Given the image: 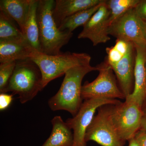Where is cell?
<instances>
[{"mask_svg": "<svg viewBox=\"0 0 146 146\" xmlns=\"http://www.w3.org/2000/svg\"><path fill=\"white\" fill-rule=\"evenodd\" d=\"M98 66L90 64L76 66L70 69L65 74L59 90L48 101L49 107L54 111L65 110L72 115H76L82 103V82L89 72L98 71Z\"/></svg>", "mask_w": 146, "mask_h": 146, "instance_id": "cell-1", "label": "cell"}, {"mask_svg": "<svg viewBox=\"0 0 146 146\" xmlns=\"http://www.w3.org/2000/svg\"><path fill=\"white\" fill-rule=\"evenodd\" d=\"M55 1L38 0L36 17L39 30L40 52L49 55L61 53V48L68 44L73 33L60 31L52 16Z\"/></svg>", "mask_w": 146, "mask_h": 146, "instance_id": "cell-2", "label": "cell"}, {"mask_svg": "<svg viewBox=\"0 0 146 146\" xmlns=\"http://www.w3.org/2000/svg\"><path fill=\"white\" fill-rule=\"evenodd\" d=\"M42 75L38 66L30 59L18 60L13 74L1 93L18 95L21 104L26 103L43 90Z\"/></svg>", "mask_w": 146, "mask_h": 146, "instance_id": "cell-3", "label": "cell"}, {"mask_svg": "<svg viewBox=\"0 0 146 146\" xmlns=\"http://www.w3.org/2000/svg\"><path fill=\"white\" fill-rule=\"evenodd\" d=\"M41 71L43 89L50 82L65 75L67 71L76 66L90 64L91 57L85 53L62 52L49 55L36 52L30 58Z\"/></svg>", "mask_w": 146, "mask_h": 146, "instance_id": "cell-4", "label": "cell"}, {"mask_svg": "<svg viewBox=\"0 0 146 146\" xmlns=\"http://www.w3.org/2000/svg\"><path fill=\"white\" fill-rule=\"evenodd\" d=\"M143 111L133 102L110 105V120L120 138L126 142L135 136L141 127Z\"/></svg>", "mask_w": 146, "mask_h": 146, "instance_id": "cell-5", "label": "cell"}, {"mask_svg": "<svg viewBox=\"0 0 146 146\" xmlns=\"http://www.w3.org/2000/svg\"><path fill=\"white\" fill-rule=\"evenodd\" d=\"M99 74L94 81H86L82 86V100L93 98L125 99V96L118 86L114 72L107 60L97 65Z\"/></svg>", "mask_w": 146, "mask_h": 146, "instance_id": "cell-6", "label": "cell"}, {"mask_svg": "<svg viewBox=\"0 0 146 146\" xmlns=\"http://www.w3.org/2000/svg\"><path fill=\"white\" fill-rule=\"evenodd\" d=\"M121 102L116 99L93 98L84 100L78 112L65 122L73 131V146H86L85 135L98 108L106 105H115Z\"/></svg>", "mask_w": 146, "mask_h": 146, "instance_id": "cell-7", "label": "cell"}, {"mask_svg": "<svg viewBox=\"0 0 146 146\" xmlns=\"http://www.w3.org/2000/svg\"><path fill=\"white\" fill-rule=\"evenodd\" d=\"M110 105L102 106L97 110L85 135L86 143L96 142L102 146H124L125 142L122 140L109 116Z\"/></svg>", "mask_w": 146, "mask_h": 146, "instance_id": "cell-8", "label": "cell"}, {"mask_svg": "<svg viewBox=\"0 0 146 146\" xmlns=\"http://www.w3.org/2000/svg\"><path fill=\"white\" fill-rule=\"evenodd\" d=\"M109 35L146 48V38L140 18L134 9H131L114 21L108 29Z\"/></svg>", "mask_w": 146, "mask_h": 146, "instance_id": "cell-9", "label": "cell"}, {"mask_svg": "<svg viewBox=\"0 0 146 146\" xmlns=\"http://www.w3.org/2000/svg\"><path fill=\"white\" fill-rule=\"evenodd\" d=\"M106 1V0L83 26L82 31L78 36V39H89L94 46L104 44L110 40L108 33L109 11Z\"/></svg>", "mask_w": 146, "mask_h": 146, "instance_id": "cell-10", "label": "cell"}, {"mask_svg": "<svg viewBox=\"0 0 146 146\" xmlns=\"http://www.w3.org/2000/svg\"><path fill=\"white\" fill-rule=\"evenodd\" d=\"M135 47L130 43L127 52L121 60L115 65L110 66L117 79L119 88L126 97L131 94L134 87L135 66Z\"/></svg>", "mask_w": 146, "mask_h": 146, "instance_id": "cell-11", "label": "cell"}, {"mask_svg": "<svg viewBox=\"0 0 146 146\" xmlns=\"http://www.w3.org/2000/svg\"><path fill=\"white\" fill-rule=\"evenodd\" d=\"M134 47V87L132 93L125 100L133 102L142 108L146 98V48Z\"/></svg>", "mask_w": 146, "mask_h": 146, "instance_id": "cell-12", "label": "cell"}, {"mask_svg": "<svg viewBox=\"0 0 146 146\" xmlns=\"http://www.w3.org/2000/svg\"><path fill=\"white\" fill-rule=\"evenodd\" d=\"M36 52L25 39L0 40L1 63L30 59Z\"/></svg>", "mask_w": 146, "mask_h": 146, "instance_id": "cell-13", "label": "cell"}, {"mask_svg": "<svg viewBox=\"0 0 146 146\" xmlns=\"http://www.w3.org/2000/svg\"><path fill=\"white\" fill-rule=\"evenodd\" d=\"M104 0H56L52 10V16L57 26L65 19L80 11L103 2Z\"/></svg>", "mask_w": 146, "mask_h": 146, "instance_id": "cell-14", "label": "cell"}, {"mask_svg": "<svg viewBox=\"0 0 146 146\" xmlns=\"http://www.w3.org/2000/svg\"><path fill=\"white\" fill-rule=\"evenodd\" d=\"M33 0H1L0 10L16 22L24 35L25 25Z\"/></svg>", "mask_w": 146, "mask_h": 146, "instance_id": "cell-15", "label": "cell"}, {"mask_svg": "<svg viewBox=\"0 0 146 146\" xmlns=\"http://www.w3.org/2000/svg\"><path fill=\"white\" fill-rule=\"evenodd\" d=\"M52 130L42 146H73L74 136L72 129L60 116L51 120Z\"/></svg>", "mask_w": 146, "mask_h": 146, "instance_id": "cell-16", "label": "cell"}, {"mask_svg": "<svg viewBox=\"0 0 146 146\" xmlns=\"http://www.w3.org/2000/svg\"><path fill=\"white\" fill-rule=\"evenodd\" d=\"M38 0H33L27 18L24 35L29 44L40 52L39 30L36 17Z\"/></svg>", "mask_w": 146, "mask_h": 146, "instance_id": "cell-17", "label": "cell"}, {"mask_svg": "<svg viewBox=\"0 0 146 146\" xmlns=\"http://www.w3.org/2000/svg\"><path fill=\"white\" fill-rule=\"evenodd\" d=\"M84 10L80 11L66 18L60 24L58 28L60 31L72 33L79 27L83 26L91 19L94 13L98 10L102 4Z\"/></svg>", "mask_w": 146, "mask_h": 146, "instance_id": "cell-18", "label": "cell"}, {"mask_svg": "<svg viewBox=\"0 0 146 146\" xmlns=\"http://www.w3.org/2000/svg\"><path fill=\"white\" fill-rule=\"evenodd\" d=\"M140 0H106L109 15L108 26L131 9H134Z\"/></svg>", "mask_w": 146, "mask_h": 146, "instance_id": "cell-19", "label": "cell"}, {"mask_svg": "<svg viewBox=\"0 0 146 146\" xmlns=\"http://www.w3.org/2000/svg\"><path fill=\"white\" fill-rule=\"evenodd\" d=\"M25 39L15 21L6 14L0 11V40H11Z\"/></svg>", "mask_w": 146, "mask_h": 146, "instance_id": "cell-20", "label": "cell"}, {"mask_svg": "<svg viewBox=\"0 0 146 146\" xmlns=\"http://www.w3.org/2000/svg\"><path fill=\"white\" fill-rule=\"evenodd\" d=\"M16 64V61L0 64V93L7 85L14 72Z\"/></svg>", "mask_w": 146, "mask_h": 146, "instance_id": "cell-21", "label": "cell"}, {"mask_svg": "<svg viewBox=\"0 0 146 146\" xmlns=\"http://www.w3.org/2000/svg\"><path fill=\"white\" fill-rule=\"evenodd\" d=\"M106 51L107 54L106 60L111 66L119 62L124 56L119 52L114 46L107 47L106 49Z\"/></svg>", "mask_w": 146, "mask_h": 146, "instance_id": "cell-22", "label": "cell"}, {"mask_svg": "<svg viewBox=\"0 0 146 146\" xmlns=\"http://www.w3.org/2000/svg\"><path fill=\"white\" fill-rule=\"evenodd\" d=\"M13 95L5 93L0 94V110L3 111L7 109L13 100Z\"/></svg>", "mask_w": 146, "mask_h": 146, "instance_id": "cell-23", "label": "cell"}, {"mask_svg": "<svg viewBox=\"0 0 146 146\" xmlns=\"http://www.w3.org/2000/svg\"><path fill=\"white\" fill-rule=\"evenodd\" d=\"M134 9L139 18L146 20V0H140Z\"/></svg>", "mask_w": 146, "mask_h": 146, "instance_id": "cell-24", "label": "cell"}, {"mask_svg": "<svg viewBox=\"0 0 146 146\" xmlns=\"http://www.w3.org/2000/svg\"><path fill=\"white\" fill-rule=\"evenodd\" d=\"M130 44V42L123 39H117L114 46L122 54L125 55L127 52Z\"/></svg>", "mask_w": 146, "mask_h": 146, "instance_id": "cell-25", "label": "cell"}, {"mask_svg": "<svg viewBox=\"0 0 146 146\" xmlns=\"http://www.w3.org/2000/svg\"><path fill=\"white\" fill-rule=\"evenodd\" d=\"M134 137L140 146H146V131L139 129L135 134Z\"/></svg>", "mask_w": 146, "mask_h": 146, "instance_id": "cell-26", "label": "cell"}, {"mask_svg": "<svg viewBox=\"0 0 146 146\" xmlns=\"http://www.w3.org/2000/svg\"><path fill=\"white\" fill-rule=\"evenodd\" d=\"M144 113V115H143L142 121H141L140 129H142L146 131V112Z\"/></svg>", "mask_w": 146, "mask_h": 146, "instance_id": "cell-27", "label": "cell"}, {"mask_svg": "<svg viewBox=\"0 0 146 146\" xmlns=\"http://www.w3.org/2000/svg\"><path fill=\"white\" fill-rule=\"evenodd\" d=\"M128 141L129 142L128 146H140V144L134 137Z\"/></svg>", "mask_w": 146, "mask_h": 146, "instance_id": "cell-28", "label": "cell"}, {"mask_svg": "<svg viewBox=\"0 0 146 146\" xmlns=\"http://www.w3.org/2000/svg\"><path fill=\"white\" fill-rule=\"evenodd\" d=\"M140 21H141V25L144 34L146 38V20H143L140 18Z\"/></svg>", "mask_w": 146, "mask_h": 146, "instance_id": "cell-29", "label": "cell"}, {"mask_svg": "<svg viewBox=\"0 0 146 146\" xmlns=\"http://www.w3.org/2000/svg\"><path fill=\"white\" fill-rule=\"evenodd\" d=\"M142 109L144 112H146V98L142 106Z\"/></svg>", "mask_w": 146, "mask_h": 146, "instance_id": "cell-30", "label": "cell"}, {"mask_svg": "<svg viewBox=\"0 0 146 146\" xmlns=\"http://www.w3.org/2000/svg\"></svg>", "mask_w": 146, "mask_h": 146, "instance_id": "cell-31", "label": "cell"}]
</instances>
